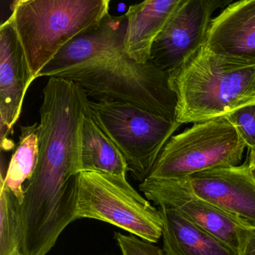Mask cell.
Returning a JSON list of instances; mask_svg holds the SVG:
<instances>
[{
	"label": "cell",
	"mask_w": 255,
	"mask_h": 255,
	"mask_svg": "<svg viewBox=\"0 0 255 255\" xmlns=\"http://www.w3.org/2000/svg\"><path fill=\"white\" fill-rule=\"evenodd\" d=\"M240 255H255V229H250L248 232Z\"/></svg>",
	"instance_id": "44dd1931"
},
{
	"label": "cell",
	"mask_w": 255,
	"mask_h": 255,
	"mask_svg": "<svg viewBox=\"0 0 255 255\" xmlns=\"http://www.w3.org/2000/svg\"><path fill=\"white\" fill-rule=\"evenodd\" d=\"M89 107L94 120L126 159L133 178L141 183L181 125L129 103L89 100Z\"/></svg>",
	"instance_id": "5b68a950"
},
{
	"label": "cell",
	"mask_w": 255,
	"mask_h": 255,
	"mask_svg": "<svg viewBox=\"0 0 255 255\" xmlns=\"http://www.w3.org/2000/svg\"><path fill=\"white\" fill-rule=\"evenodd\" d=\"M177 96L176 122L199 123L255 102V62L216 54L204 46L171 74Z\"/></svg>",
	"instance_id": "7a4b0ae2"
},
{
	"label": "cell",
	"mask_w": 255,
	"mask_h": 255,
	"mask_svg": "<svg viewBox=\"0 0 255 255\" xmlns=\"http://www.w3.org/2000/svg\"><path fill=\"white\" fill-rule=\"evenodd\" d=\"M251 171H252V174H253L254 177H255V163L254 165H252V166H250Z\"/></svg>",
	"instance_id": "7402d4cb"
},
{
	"label": "cell",
	"mask_w": 255,
	"mask_h": 255,
	"mask_svg": "<svg viewBox=\"0 0 255 255\" xmlns=\"http://www.w3.org/2000/svg\"><path fill=\"white\" fill-rule=\"evenodd\" d=\"M80 172H96L127 177L126 159L94 120L88 103L80 125Z\"/></svg>",
	"instance_id": "2e32d148"
},
{
	"label": "cell",
	"mask_w": 255,
	"mask_h": 255,
	"mask_svg": "<svg viewBox=\"0 0 255 255\" xmlns=\"http://www.w3.org/2000/svg\"><path fill=\"white\" fill-rule=\"evenodd\" d=\"M246 147L225 116L199 122L170 138L148 177L180 179L205 170L238 166Z\"/></svg>",
	"instance_id": "8992f818"
},
{
	"label": "cell",
	"mask_w": 255,
	"mask_h": 255,
	"mask_svg": "<svg viewBox=\"0 0 255 255\" xmlns=\"http://www.w3.org/2000/svg\"><path fill=\"white\" fill-rule=\"evenodd\" d=\"M126 28L125 14L121 17L109 14L98 27L68 43L40 71L37 78L53 77L64 70L98 60L124 48Z\"/></svg>",
	"instance_id": "4fadbf2b"
},
{
	"label": "cell",
	"mask_w": 255,
	"mask_h": 255,
	"mask_svg": "<svg viewBox=\"0 0 255 255\" xmlns=\"http://www.w3.org/2000/svg\"><path fill=\"white\" fill-rule=\"evenodd\" d=\"M77 219L119 227L149 243L162 236L160 212L128 183L127 177L96 172L80 175Z\"/></svg>",
	"instance_id": "52a82bcc"
},
{
	"label": "cell",
	"mask_w": 255,
	"mask_h": 255,
	"mask_svg": "<svg viewBox=\"0 0 255 255\" xmlns=\"http://www.w3.org/2000/svg\"><path fill=\"white\" fill-rule=\"evenodd\" d=\"M53 77L71 80L88 96L129 103L171 122H176L177 96L171 76L149 62L140 64L124 48L93 62L58 73Z\"/></svg>",
	"instance_id": "3957f363"
},
{
	"label": "cell",
	"mask_w": 255,
	"mask_h": 255,
	"mask_svg": "<svg viewBox=\"0 0 255 255\" xmlns=\"http://www.w3.org/2000/svg\"><path fill=\"white\" fill-rule=\"evenodd\" d=\"M204 46L216 54L255 62V0L228 5L210 23Z\"/></svg>",
	"instance_id": "7c38bea8"
},
{
	"label": "cell",
	"mask_w": 255,
	"mask_h": 255,
	"mask_svg": "<svg viewBox=\"0 0 255 255\" xmlns=\"http://www.w3.org/2000/svg\"><path fill=\"white\" fill-rule=\"evenodd\" d=\"M32 83L23 47L8 17L0 27V132L1 147L5 150L14 146L8 135L13 133Z\"/></svg>",
	"instance_id": "8fae6325"
},
{
	"label": "cell",
	"mask_w": 255,
	"mask_h": 255,
	"mask_svg": "<svg viewBox=\"0 0 255 255\" xmlns=\"http://www.w3.org/2000/svg\"><path fill=\"white\" fill-rule=\"evenodd\" d=\"M0 188V255H23L21 202L2 177Z\"/></svg>",
	"instance_id": "ac0fdd59"
},
{
	"label": "cell",
	"mask_w": 255,
	"mask_h": 255,
	"mask_svg": "<svg viewBox=\"0 0 255 255\" xmlns=\"http://www.w3.org/2000/svg\"><path fill=\"white\" fill-rule=\"evenodd\" d=\"M237 129L249 150V166L255 163V102L243 106L225 116Z\"/></svg>",
	"instance_id": "d6986e66"
},
{
	"label": "cell",
	"mask_w": 255,
	"mask_h": 255,
	"mask_svg": "<svg viewBox=\"0 0 255 255\" xmlns=\"http://www.w3.org/2000/svg\"><path fill=\"white\" fill-rule=\"evenodd\" d=\"M38 124L20 127L18 145L11 156L5 177L1 175L4 184L20 202H23V184L32 177L38 160Z\"/></svg>",
	"instance_id": "e0dca14e"
},
{
	"label": "cell",
	"mask_w": 255,
	"mask_h": 255,
	"mask_svg": "<svg viewBox=\"0 0 255 255\" xmlns=\"http://www.w3.org/2000/svg\"><path fill=\"white\" fill-rule=\"evenodd\" d=\"M173 180L243 226L255 229V177L248 161L238 166L205 170Z\"/></svg>",
	"instance_id": "9c48e42d"
},
{
	"label": "cell",
	"mask_w": 255,
	"mask_h": 255,
	"mask_svg": "<svg viewBox=\"0 0 255 255\" xmlns=\"http://www.w3.org/2000/svg\"><path fill=\"white\" fill-rule=\"evenodd\" d=\"M139 189L147 199L156 205L174 209L240 255L251 228L243 226L214 206L194 196L173 179L148 177L140 183Z\"/></svg>",
	"instance_id": "30bf717a"
},
{
	"label": "cell",
	"mask_w": 255,
	"mask_h": 255,
	"mask_svg": "<svg viewBox=\"0 0 255 255\" xmlns=\"http://www.w3.org/2000/svg\"><path fill=\"white\" fill-rule=\"evenodd\" d=\"M228 4L218 0H181L153 43L150 62L170 75L181 69L204 45L212 14Z\"/></svg>",
	"instance_id": "ba28073f"
},
{
	"label": "cell",
	"mask_w": 255,
	"mask_h": 255,
	"mask_svg": "<svg viewBox=\"0 0 255 255\" xmlns=\"http://www.w3.org/2000/svg\"><path fill=\"white\" fill-rule=\"evenodd\" d=\"M114 237L122 255H165L158 246L135 236L116 233Z\"/></svg>",
	"instance_id": "ffe728a7"
},
{
	"label": "cell",
	"mask_w": 255,
	"mask_h": 255,
	"mask_svg": "<svg viewBox=\"0 0 255 255\" xmlns=\"http://www.w3.org/2000/svg\"><path fill=\"white\" fill-rule=\"evenodd\" d=\"M81 119L63 109L40 114L38 160L23 186V255H46L77 219Z\"/></svg>",
	"instance_id": "6da1fadb"
},
{
	"label": "cell",
	"mask_w": 255,
	"mask_h": 255,
	"mask_svg": "<svg viewBox=\"0 0 255 255\" xmlns=\"http://www.w3.org/2000/svg\"><path fill=\"white\" fill-rule=\"evenodd\" d=\"M110 0H17L10 18L24 52L31 80L74 38L98 27Z\"/></svg>",
	"instance_id": "277c9868"
},
{
	"label": "cell",
	"mask_w": 255,
	"mask_h": 255,
	"mask_svg": "<svg viewBox=\"0 0 255 255\" xmlns=\"http://www.w3.org/2000/svg\"><path fill=\"white\" fill-rule=\"evenodd\" d=\"M181 0H146L130 5L125 14L124 51L140 64L150 62L153 43L162 32Z\"/></svg>",
	"instance_id": "5bb4252c"
},
{
	"label": "cell",
	"mask_w": 255,
	"mask_h": 255,
	"mask_svg": "<svg viewBox=\"0 0 255 255\" xmlns=\"http://www.w3.org/2000/svg\"><path fill=\"white\" fill-rule=\"evenodd\" d=\"M165 255H239L174 209L159 207Z\"/></svg>",
	"instance_id": "9a60e30c"
}]
</instances>
